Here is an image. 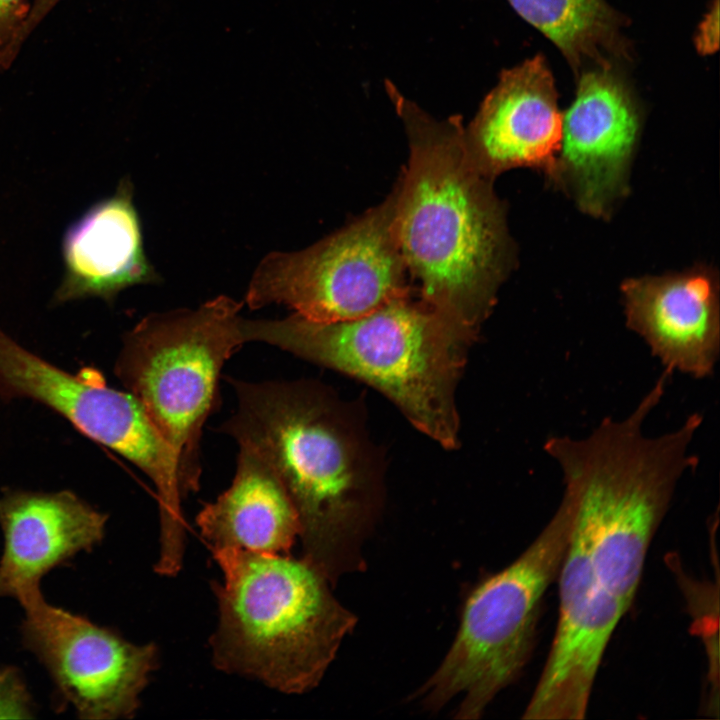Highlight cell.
Returning a JSON list of instances; mask_svg holds the SVG:
<instances>
[{
  "instance_id": "2",
  "label": "cell",
  "mask_w": 720,
  "mask_h": 720,
  "mask_svg": "<svg viewBox=\"0 0 720 720\" xmlns=\"http://www.w3.org/2000/svg\"><path fill=\"white\" fill-rule=\"evenodd\" d=\"M670 376L664 369L624 419L606 417L585 438L551 436L544 443L563 474L561 501L570 512L573 535L603 586L628 608L677 484L697 465L689 447L702 424L700 414L656 437L643 431Z\"/></svg>"
},
{
  "instance_id": "16",
  "label": "cell",
  "mask_w": 720,
  "mask_h": 720,
  "mask_svg": "<svg viewBox=\"0 0 720 720\" xmlns=\"http://www.w3.org/2000/svg\"><path fill=\"white\" fill-rule=\"evenodd\" d=\"M64 276L54 304L87 297L111 302L130 286L158 277L147 261L132 185L123 179L115 194L93 205L67 230Z\"/></svg>"
},
{
  "instance_id": "20",
  "label": "cell",
  "mask_w": 720,
  "mask_h": 720,
  "mask_svg": "<svg viewBox=\"0 0 720 720\" xmlns=\"http://www.w3.org/2000/svg\"><path fill=\"white\" fill-rule=\"evenodd\" d=\"M33 705L19 672L12 667L0 668V718H31Z\"/></svg>"
},
{
  "instance_id": "14",
  "label": "cell",
  "mask_w": 720,
  "mask_h": 720,
  "mask_svg": "<svg viewBox=\"0 0 720 720\" xmlns=\"http://www.w3.org/2000/svg\"><path fill=\"white\" fill-rule=\"evenodd\" d=\"M627 327L669 372L712 376L720 353L717 273L707 266L622 282Z\"/></svg>"
},
{
  "instance_id": "17",
  "label": "cell",
  "mask_w": 720,
  "mask_h": 720,
  "mask_svg": "<svg viewBox=\"0 0 720 720\" xmlns=\"http://www.w3.org/2000/svg\"><path fill=\"white\" fill-rule=\"evenodd\" d=\"M239 447L231 486L196 517L201 535L213 552L289 554L300 533L293 503L270 465L249 446Z\"/></svg>"
},
{
  "instance_id": "8",
  "label": "cell",
  "mask_w": 720,
  "mask_h": 720,
  "mask_svg": "<svg viewBox=\"0 0 720 720\" xmlns=\"http://www.w3.org/2000/svg\"><path fill=\"white\" fill-rule=\"evenodd\" d=\"M397 188L351 224L297 252H273L251 279L252 309L281 304L314 322L365 316L410 296L396 233Z\"/></svg>"
},
{
  "instance_id": "1",
  "label": "cell",
  "mask_w": 720,
  "mask_h": 720,
  "mask_svg": "<svg viewBox=\"0 0 720 720\" xmlns=\"http://www.w3.org/2000/svg\"><path fill=\"white\" fill-rule=\"evenodd\" d=\"M410 155L396 185V233L421 300L476 336L514 265L505 208L468 151L459 115L438 120L391 82Z\"/></svg>"
},
{
  "instance_id": "13",
  "label": "cell",
  "mask_w": 720,
  "mask_h": 720,
  "mask_svg": "<svg viewBox=\"0 0 720 720\" xmlns=\"http://www.w3.org/2000/svg\"><path fill=\"white\" fill-rule=\"evenodd\" d=\"M563 114L552 73L537 55L502 71L465 127L471 158L490 179L509 169H535L551 182L560 148Z\"/></svg>"
},
{
  "instance_id": "15",
  "label": "cell",
  "mask_w": 720,
  "mask_h": 720,
  "mask_svg": "<svg viewBox=\"0 0 720 720\" xmlns=\"http://www.w3.org/2000/svg\"><path fill=\"white\" fill-rule=\"evenodd\" d=\"M107 518L71 491H4L0 597H16L40 586L50 570L81 551H91L104 538Z\"/></svg>"
},
{
  "instance_id": "3",
  "label": "cell",
  "mask_w": 720,
  "mask_h": 720,
  "mask_svg": "<svg viewBox=\"0 0 720 720\" xmlns=\"http://www.w3.org/2000/svg\"><path fill=\"white\" fill-rule=\"evenodd\" d=\"M230 383L237 408L222 430L255 450L278 476L299 519L302 558L328 581L359 568L374 489L335 409L307 383Z\"/></svg>"
},
{
  "instance_id": "18",
  "label": "cell",
  "mask_w": 720,
  "mask_h": 720,
  "mask_svg": "<svg viewBox=\"0 0 720 720\" xmlns=\"http://www.w3.org/2000/svg\"><path fill=\"white\" fill-rule=\"evenodd\" d=\"M579 69L614 48L619 19L605 0H507Z\"/></svg>"
},
{
  "instance_id": "22",
  "label": "cell",
  "mask_w": 720,
  "mask_h": 720,
  "mask_svg": "<svg viewBox=\"0 0 720 720\" xmlns=\"http://www.w3.org/2000/svg\"><path fill=\"white\" fill-rule=\"evenodd\" d=\"M60 0H32L28 16L18 32L13 43L7 51L10 59H15L20 48L24 44L28 36L42 22L48 13L59 3Z\"/></svg>"
},
{
  "instance_id": "6",
  "label": "cell",
  "mask_w": 720,
  "mask_h": 720,
  "mask_svg": "<svg viewBox=\"0 0 720 720\" xmlns=\"http://www.w3.org/2000/svg\"><path fill=\"white\" fill-rule=\"evenodd\" d=\"M241 303L153 313L123 340L115 373L173 451L183 498L200 488L202 428L216 407L226 360L245 343Z\"/></svg>"
},
{
  "instance_id": "7",
  "label": "cell",
  "mask_w": 720,
  "mask_h": 720,
  "mask_svg": "<svg viewBox=\"0 0 720 720\" xmlns=\"http://www.w3.org/2000/svg\"><path fill=\"white\" fill-rule=\"evenodd\" d=\"M571 536V515L560 502L520 556L474 588L454 642L417 694L425 707L438 710L463 694L455 717L478 719L519 676L533 647L542 597L557 579Z\"/></svg>"
},
{
  "instance_id": "19",
  "label": "cell",
  "mask_w": 720,
  "mask_h": 720,
  "mask_svg": "<svg viewBox=\"0 0 720 720\" xmlns=\"http://www.w3.org/2000/svg\"><path fill=\"white\" fill-rule=\"evenodd\" d=\"M676 582L685 598L693 618L695 632L701 637L707 656L706 712H718L719 657H718V581H699L687 575L678 559L670 555L667 559Z\"/></svg>"
},
{
  "instance_id": "9",
  "label": "cell",
  "mask_w": 720,
  "mask_h": 720,
  "mask_svg": "<svg viewBox=\"0 0 720 720\" xmlns=\"http://www.w3.org/2000/svg\"><path fill=\"white\" fill-rule=\"evenodd\" d=\"M0 397L30 398L53 409L88 438L138 466L154 483L160 523L183 521L177 461L140 402L110 388L85 367L70 374L29 352L0 329Z\"/></svg>"
},
{
  "instance_id": "10",
  "label": "cell",
  "mask_w": 720,
  "mask_h": 720,
  "mask_svg": "<svg viewBox=\"0 0 720 720\" xmlns=\"http://www.w3.org/2000/svg\"><path fill=\"white\" fill-rule=\"evenodd\" d=\"M22 641L48 671L62 707L82 719H127L158 665L154 643L135 645L115 631L48 603L40 586L15 597Z\"/></svg>"
},
{
  "instance_id": "23",
  "label": "cell",
  "mask_w": 720,
  "mask_h": 720,
  "mask_svg": "<svg viewBox=\"0 0 720 720\" xmlns=\"http://www.w3.org/2000/svg\"><path fill=\"white\" fill-rule=\"evenodd\" d=\"M698 47L705 53H711L718 46V7L710 11L702 23L698 36Z\"/></svg>"
},
{
  "instance_id": "4",
  "label": "cell",
  "mask_w": 720,
  "mask_h": 720,
  "mask_svg": "<svg viewBox=\"0 0 720 720\" xmlns=\"http://www.w3.org/2000/svg\"><path fill=\"white\" fill-rule=\"evenodd\" d=\"M260 341L357 377L387 395L422 432L457 442L456 379L475 337L423 300L396 299L356 319L322 323L295 314L242 322Z\"/></svg>"
},
{
  "instance_id": "5",
  "label": "cell",
  "mask_w": 720,
  "mask_h": 720,
  "mask_svg": "<svg viewBox=\"0 0 720 720\" xmlns=\"http://www.w3.org/2000/svg\"><path fill=\"white\" fill-rule=\"evenodd\" d=\"M223 571L214 593V665L284 693L318 685L356 617L305 559L244 550L213 552Z\"/></svg>"
},
{
  "instance_id": "12",
  "label": "cell",
  "mask_w": 720,
  "mask_h": 720,
  "mask_svg": "<svg viewBox=\"0 0 720 720\" xmlns=\"http://www.w3.org/2000/svg\"><path fill=\"white\" fill-rule=\"evenodd\" d=\"M557 579L556 631L524 719L585 717L605 649L629 609L600 582L584 547L573 534Z\"/></svg>"
},
{
  "instance_id": "21",
  "label": "cell",
  "mask_w": 720,
  "mask_h": 720,
  "mask_svg": "<svg viewBox=\"0 0 720 720\" xmlns=\"http://www.w3.org/2000/svg\"><path fill=\"white\" fill-rule=\"evenodd\" d=\"M31 0H0V60L23 26Z\"/></svg>"
},
{
  "instance_id": "11",
  "label": "cell",
  "mask_w": 720,
  "mask_h": 720,
  "mask_svg": "<svg viewBox=\"0 0 720 720\" xmlns=\"http://www.w3.org/2000/svg\"><path fill=\"white\" fill-rule=\"evenodd\" d=\"M640 131L638 107L621 78L606 66L584 72L562 117L550 183L584 214L609 219L629 192Z\"/></svg>"
}]
</instances>
